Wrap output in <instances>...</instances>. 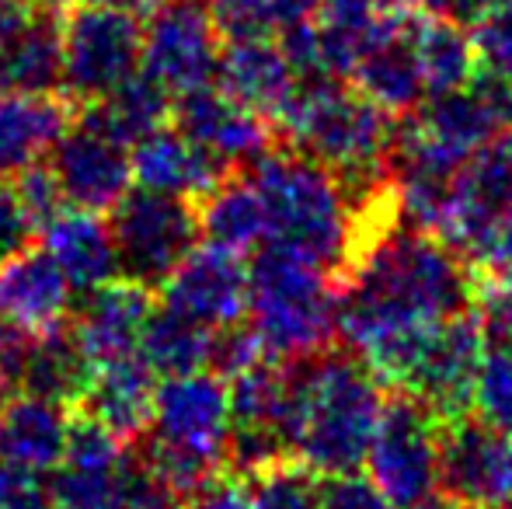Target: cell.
<instances>
[{"instance_id":"cell-29","label":"cell","mask_w":512,"mask_h":509,"mask_svg":"<svg viewBox=\"0 0 512 509\" xmlns=\"http://www.w3.org/2000/svg\"><path fill=\"white\" fill-rule=\"evenodd\" d=\"M349 84H356L366 98H373L391 116H408L411 109H418L425 102V84L418 74L415 53H411L408 25L377 42L370 53H363V60L352 67Z\"/></svg>"},{"instance_id":"cell-12","label":"cell","mask_w":512,"mask_h":509,"mask_svg":"<svg viewBox=\"0 0 512 509\" xmlns=\"http://www.w3.org/2000/svg\"><path fill=\"white\" fill-rule=\"evenodd\" d=\"M485 325L478 307L453 314L450 321L436 328L429 346L422 349L418 363L411 367L401 394L418 398L443 426L471 415L474 377H478L481 356H485Z\"/></svg>"},{"instance_id":"cell-5","label":"cell","mask_w":512,"mask_h":509,"mask_svg":"<svg viewBox=\"0 0 512 509\" xmlns=\"http://www.w3.org/2000/svg\"><path fill=\"white\" fill-rule=\"evenodd\" d=\"M230 433V394L220 374L196 370L164 377L157 381L154 419L136 457L178 503H185L189 492L227 468Z\"/></svg>"},{"instance_id":"cell-35","label":"cell","mask_w":512,"mask_h":509,"mask_svg":"<svg viewBox=\"0 0 512 509\" xmlns=\"http://www.w3.org/2000/svg\"><path fill=\"white\" fill-rule=\"evenodd\" d=\"M251 489H255L258 509H324L321 475H314L293 457L251 475Z\"/></svg>"},{"instance_id":"cell-27","label":"cell","mask_w":512,"mask_h":509,"mask_svg":"<svg viewBox=\"0 0 512 509\" xmlns=\"http://www.w3.org/2000/svg\"><path fill=\"white\" fill-rule=\"evenodd\" d=\"M408 42L411 53H415L418 74H422L425 98L467 88L481 70L471 32L457 18L415 11L408 21Z\"/></svg>"},{"instance_id":"cell-41","label":"cell","mask_w":512,"mask_h":509,"mask_svg":"<svg viewBox=\"0 0 512 509\" xmlns=\"http://www.w3.org/2000/svg\"><path fill=\"white\" fill-rule=\"evenodd\" d=\"M28 238H32V227H28L11 185L0 182V262L18 252V248H25Z\"/></svg>"},{"instance_id":"cell-10","label":"cell","mask_w":512,"mask_h":509,"mask_svg":"<svg viewBox=\"0 0 512 509\" xmlns=\"http://www.w3.org/2000/svg\"><path fill=\"white\" fill-rule=\"evenodd\" d=\"M112 238L119 272L143 286H161L192 248L203 241L199 210L192 199L164 196L150 189H129L112 206Z\"/></svg>"},{"instance_id":"cell-44","label":"cell","mask_w":512,"mask_h":509,"mask_svg":"<svg viewBox=\"0 0 512 509\" xmlns=\"http://www.w3.org/2000/svg\"><path fill=\"white\" fill-rule=\"evenodd\" d=\"M81 4H108V7H129L136 14H147L150 7H157L161 0H81Z\"/></svg>"},{"instance_id":"cell-40","label":"cell","mask_w":512,"mask_h":509,"mask_svg":"<svg viewBox=\"0 0 512 509\" xmlns=\"http://www.w3.org/2000/svg\"><path fill=\"white\" fill-rule=\"evenodd\" d=\"M32 339H35V332L0 318V381L18 387L21 370H25V360H28V349H32Z\"/></svg>"},{"instance_id":"cell-13","label":"cell","mask_w":512,"mask_h":509,"mask_svg":"<svg viewBox=\"0 0 512 509\" xmlns=\"http://www.w3.org/2000/svg\"><path fill=\"white\" fill-rule=\"evenodd\" d=\"M49 168L60 182L67 206H81V210L108 213L133 189L129 147L105 133L81 105L67 133L49 150Z\"/></svg>"},{"instance_id":"cell-31","label":"cell","mask_w":512,"mask_h":509,"mask_svg":"<svg viewBox=\"0 0 512 509\" xmlns=\"http://www.w3.org/2000/svg\"><path fill=\"white\" fill-rule=\"evenodd\" d=\"M81 109H88L91 119H95L105 133H112L115 140L133 147V143L143 140L147 133L168 126V119L175 116V95L140 67L129 81H122L112 95H105L102 102H95V105H81Z\"/></svg>"},{"instance_id":"cell-11","label":"cell","mask_w":512,"mask_h":509,"mask_svg":"<svg viewBox=\"0 0 512 509\" xmlns=\"http://www.w3.org/2000/svg\"><path fill=\"white\" fill-rule=\"evenodd\" d=\"M220 60V32L203 0H161L143 21L140 67L171 95L213 84Z\"/></svg>"},{"instance_id":"cell-3","label":"cell","mask_w":512,"mask_h":509,"mask_svg":"<svg viewBox=\"0 0 512 509\" xmlns=\"http://www.w3.org/2000/svg\"><path fill=\"white\" fill-rule=\"evenodd\" d=\"M283 143L324 164L359 206L391 182L398 116L338 77L304 81L276 123Z\"/></svg>"},{"instance_id":"cell-37","label":"cell","mask_w":512,"mask_h":509,"mask_svg":"<svg viewBox=\"0 0 512 509\" xmlns=\"http://www.w3.org/2000/svg\"><path fill=\"white\" fill-rule=\"evenodd\" d=\"M182 509H258V503L251 478H244L234 468H223L213 478H206L196 492H189Z\"/></svg>"},{"instance_id":"cell-22","label":"cell","mask_w":512,"mask_h":509,"mask_svg":"<svg viewBox=\"0 0 512 509\" xmlns=\"http://www.w3.org/2000/svg\"><path fill=\"white\" fill-rule=\"evenodd\" d=\"M42 248L53 255L74 293H91L119 276L112 224L95 210L67 206L42 227Z\"/></svg>"},{"instance_id":"cell-26","label":"cell","mask_w":512,"mask_h":509,"mask_svg":"<svg viewBox=\"0 0 512 509\" xmlns=\"http://www.w3.org/2000/svg\"><path fill=\"white\" fill-rule=\"evenodd\" d=\"M63 21L60 7H32L18 32L0 46V91H60Z\"/></svg>"},{"instance_id":"cell-36","label":"cell","mask_w":512,"mask_h":509,"mask_svg":"<svg viewBox=\"0 0 512 509\" xmlns=\"http://www.w3.org/2000/svg\"><path fill=\"white\" fill-rule=\"evenodd\" d=\"M11 192H14V199H18L32 234L42 231L60 210H67V199H63V189H60V182H56L53 168L42 161L32 164V168H25L21 175H14Z\"/></svg>"},{"instance_id":"cell-24","label":"cell","mask_w":512,"mask_h":509,"mask_svg":"<svg viewBox=\"0 0 512 509\" xmlns=\"http://www.w3.org/2000/svg\"><path fill=\"white\" fill-rule=\"evenodd\" d=\"M70 426L74 419L60 401L28 391L18 398L11 394L0 415V461L35 471V475H53L67 454Z\"/></svg>"},{"instance_id":"cell-33","label":"cell","mask_w":512,"mask_h":509,"mask_svg":"<svg viewBox=\"0 0 512 509\" xmlns=\"http://www.w3.org/2000/svg\"><path fill=\"white\" fill-rule=\"evenodd\" d=\"M471 415L512 433V346L506 342L488 339L478 377H474Z\"/></svg>"},{"instance_id":"cell-43","label":"cell","mask_w":512,"mask_h":509,"mask_svg":"<svg viewBox=\"0 0 512 509\" xmlns=\"http://www.w3.org/2000/svg\"><path fill=\"white\" fill-rule=\"evenodd\" d=\"M28 11H32V7L18 4V0H0V46L18 32V25L25 21Z\"/></svg>"},{"instance_id":"cell-1","label":"cell","mask_w":512,"mask_h":509,"mask_svg":"<svg viewBox=\"0 0 512 509\" xmlns=\"http://www.w3.org/2000/svg\"><path fill=\"white\" fill-rule=\"evenodd\" d=\"M338 283V339L401 391L443 321L474 307V269L443 238L391 220L352 252Z\"/></svg>"},{"instance_id":"cell-8","label":"cell","mask_w":512,"mask_h":509,"mask_svg":"<svg viewBox=\"0 0 512 509\" xmlns=\"http://www.w3.org/2000/svg\"><path fill=\"white\" fill-rule=\"evenodd\" d=\"M63 21V84L74 105H95L112 95L143 63V21L129 7L81 4Z\"/></svg>"},{"instance_id":"cell-47","label":"cell","mask_w":512,"mask_h":509,"mask_svg":"<svg viewBox=\"0 0 512 509\" xmlns=\"http://www.w3.org/2000/svg\"><path fill=\"white\" fill-rule=\"evenodd\" d=\"M499 509H512V496H509V499H506V503H502Z\"/></svg>"},{"instance_id":"cell-4","label":"cell","mask_w":512,"mask_h":509,"mask_svg":"<svg viewBox=\"0 0 512 509\" xmlns=\"http://www.w3.org/2000/svg\"><path fill=\"white\" fill-rule=\"evenodd\" d=\"M269 210V241L314 258L338 276L363 234V206L324 164L276 143L244 164Z\"/></svg>"},{"instance_id":"cell-46","label":"cell","mask_w":512,"mask_h":509,"mask_svg":"<svg viewBox=\"0 0 512 509\" xmlns=\"http://www.w3.org/2000/svg\"><path fill=\"white\" fill-rule=\"evenodd\" d=\"M7 398H11V384H7V381H0V415H4Z\"/></svg>"},{"instance_id":"cell-34","label":"cell","mask_w":512,"mask_h":509,"mask_svg":"<svg viewBox=\"0 0 512 509\" xmlns=\"http://www.w3.org/2000/svg\"><path fill=\"white\" fill-rule=\"evenodd\" d=\"M478 67L512 84V0H481L467 18Z\"/></svg>"},{"instance_id":"cell-15","label":"cell","mask_w":512,"mask_h":509,"mask_svg":"<svg viewBox=\"0 0 512 509\" xmlns=\"http://www.w3.org/2000/svg\"><path fill=\"white\" fill-rule=\"evenodd\" d=\"M157 290L164 307H175L209 328L248 318V262L209 241H199Z\"/></svg>"},{"instance_id":"cell-23","label":"cell","mask_w":512,"mask_h":509,"mask_svg":"<svg viewBox=\"0 0 512 509\" xmlns=\"http://www.w3.org/2000/svg\"><path fill=\"white\" fill-rule=\"evenodd\" d=\"M154 398L157 374L136 353L95 367L81 405L84 415L102 422L122 443H140L150 429V419H154Z\"/></svg>"},{"instance_id":"cell-19","label":"cell","mask_w":512,"mask_h":509,"mask_svg":"<svg viewBox=\"0 0 512 509\" xmlns=\"http://www.w3.org/2000/svg\"><path fill=\"white\" fill-rule=\"evenodd\" d=\"M74 314V286L46 248L25 245L0 262V318L46 332Z\"/></svg>"},{"instance_id":"cell-32","label":"cell","mask_w":512,"mask_h":509,"mask_svg":"<svg viewBox=\"0 0 512 509\" xmlns=\"http://www.w3.org/2000/svg\"><path fill=\"white\" fill-rule=\"evenodd\" d=\"M317 0H213L209 14L220 39H251V35H283L290 25L307 21Z\"/></svg>"},{"instance_id":"cell-14","label":"cell","mask_w":512,"mask_h":509,"mask_svg":"<svg viewBox=\"0 0 512 509\" xmlns=\"http://www.w3.org/2000/svg\"><path fill=\"white\" fill-rule=\"evenodd\" d=\"M439 496L478 509H499L512 496V433L457 419L439 436Z\"/></svg>"},{"instance_id":"cell-6","label":"cell","mask_w":512,"mask_h":509,"mask_svg":"<svg viewBox=\"0 0 512 509\" xmlns=\"http://www.w3.org/2000/svg\"><path fill=\"white\" fill-rule=\"evenodd\" d=\"M265 356L300 363L338 339V283L314 258L265 241L248 262V318Z\"/></svg>"},{"instance_id":"cell-18","label":"cell","mask_w":512,"mask_h":509,"mask_svg":"<svg viewBox=\"0 0 512 509\" xmlns=\"http://www.w3.org/2000/svg\"><path fill=\"white\" fill-rule=\"evenodd\" d=\"M213 81L234 102L248 105L251 112H258L276 126L297 98L304 77L297 74L279 39L251 35V39H227V46H220Z\"/></svg>"},{"instance_id":"cell-45","label":"cell","mask_w":512,"mask_h":509,"mask_svg":"<svg viewBox=\"0 0 512 509\" xmlns=\"http://www.w3.org/2000/svg\"><path fill=\"white\" fill-rule=\"evenodd\" d=\"M18 4H25V7H60L63 0H18Z\"/></svg>"},{"instance_id":"cell-42","label":"cell","mask_w":512,"mask_h":509,"mask_svg":"<svg viewBox=\"0 0 512 509\" xmlns=\"http://www.w3.org/2000/svg\"><path fill=\"white\" fill-rule=\"evenodd\" d=\"M415 11H429V14H446V18H457V21H467L474 14V7L481 0H408Z\"/></svg>"},{"instance_id":"cell-25","label":"cell","mask_w":512,"mask_h":509,"mask_svg":"<svg viewBox=\"0 0 512 509\" xmlns=\"http://www.w3.org/2000/svg\"><path fill=\"white\" fill-rule=\"evenodd\" d=\"M199 231L209 245L237 255H255L269 241V210L244 168H234L196 203Z\"/></svg>"},{"instance_id":"cell-20","label":"cell","mask_w":512,"mask_h":509,"mask_svg":"<svg viewBox=\"0 0 512 509\" xmlns=\"http://www.w3.org/2000/svg\"><path fill=\"white\" fill-rule=\"evenodd\" d=\"M129 161H133V182L140 189L192 203H199L227 171H234L196 140H189L178 126H161L136 140L129 147Z\"/></svg>"},{"instance_id":"cell-17","label":"cell","mask_w":512,"mask_h":509,"mask_svg":"<svg viewBox=\"0 0 512 509\" xmlns=\"http://www.w3.org/2000/svg\"><path fill=\"white\" fill-rule=\"evenodd\" d=\"M154 307L157 304L150 286L129 276H115L112 283L84 293L81 307L70 314V332L84 349V356L95 367H102V363L122 360V356H136Z\"/></svg>"},{"instance_id":"cell-7","label":"cell","mask_w":512,"mask_h":509,"mask_svg":"<svg viewBox=\"0 0 512 509\" xmlns=\"http://www.w3.org/2000/svg\"><path fill=\"white\" fill-rule=\"evenodd\" d=\"M506 129H512V84L478 70L467 88L425 98L408 112L405 123H398L391 175H457Z\"/></svg>"},{"instance_id":"cell-39","label":"cell","mask_w":512,"mask_h":509,"mask_svg":"<svg viewBox=\"0 0 512 509\" xmlns=\"http://www.w3.org/2000/svg\"><path fill=\"white\" fill-rule=\"evenodd\" d=\"M0 509H56L49 482L35 471L0 461Z\"/></svg>"},{"instance_id":"cell-21","label":"cell","mask_w":512,"mask_h":509,"mask_svg":"<svg viewBox=\"0 0 512 509\" xmlns=\"http://www.w3.org/2000/svg\"><path fill=\"white\" fill-rule=\"evenodd\" d=\"M74 116V102L60 91H0V182L39 164Z\"/></svg>"},{"instance_id":"cell-9","label":"cell","mask_w":512,"mask_h":509,"mask_svg":"<svg viewBox=\"0 0 512 509\" xmlns=\"http://www.w3.org/2000/svg\"><path fill=\"white\" fill-rule=\"evenodd\" d=\"M439 436L443 422L422 401L387 394L363 468L394 509H425L439 499Z\"/></svg>"},{"instance_id":"cell-2","label":"cell","mask_w":512,"mask_h":509,"mask_svg":"<svg viewBox=\"0 0 512 509\" xmlns=\"http://www.w3.org/2000/svg\"><path fill=\"white\" fill-rule=\"evenodd\" d=\"M387 387L352 349L328 346L293 363L290 454L314 475H349L366 461Z\"/></svg>"},{"instance_id":"cell-28","label":"cell","mask_w":512,"mask_h":509,"mask_svg":"<svg viewBox=\"0 0 512 509\" xmlns=\"http://www.w3.org/2000/svg\"><path fill=\"white\" fill-rule=\"evenodd\" d=\"M91 374H95V363L77 346L70 321H63L46 332H35L18 387L28 394H39V398L60 401V405H81Z\"/></svg>"},{"instance_id":"cell-16","label":"cell","mask_w":512,"mask_h":509,"mask_svg":"<svg viewBox=\"0 0 512 509\" xmlns=\"http://www.w3.org/2000/svg\"><path fill=\"white\" fill-rule=\"evenodd\" d=\"M175 126L213 157H220L227 168H244L279 143L276 126L269 119L234 102L227 91L213 88V84L178 95Z\"/></svg>"},{"instance_id":"cell-30","label":"cell","mask_w":512,"mask_h":509,"mask_svg":"<svg viewBox=\"0 0 512 509\" xmlns=\"http://www.w3.org/2000/svg\"><path fill=\"white\" fill-rule=\"evenodd\" d=\"M213 339H216V328L161 304L150 314L136 353H140V360L157 377H182V374H196V370H209Z\"/></svg>"},{"instance_id":"cell-38","label":"cell","mask_w":512,"mask_h":509,"mask_svg":"<svg viewBox=\"0 0 512 509\" xmlns=\"http://www.w3.org/2000/svg\"><path fill=\"white\" fill-rule=\"evenodd\" d=\"M321 506L324 509H394L384 492L359 471L349 475H324L321 478Z\"/></svg>"}]
</instances>
